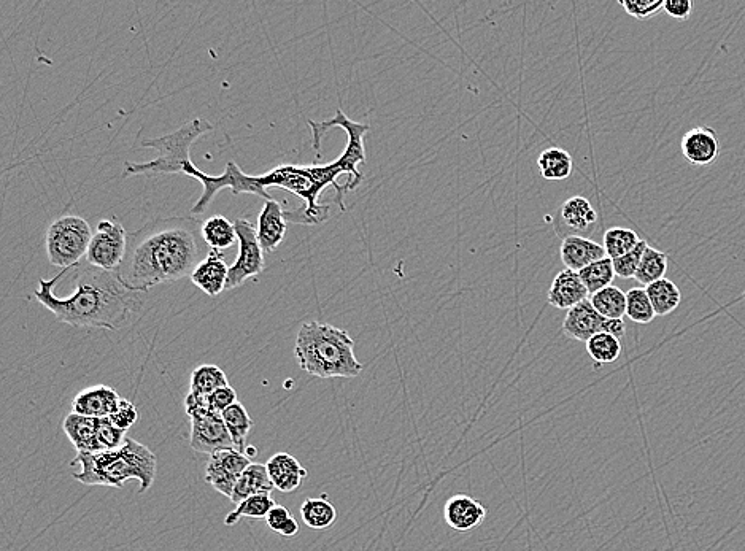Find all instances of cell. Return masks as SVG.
Returning a JSON list of instances; mask_svg holds the SVG:
<instances>
[{
	"instance_id": "1",
	"label": "cell",
	"mask_w": 745,
	"mask_h": 551,
	"mask_svg": "<svg viewBox=\"0 0 745 551\" xmlns=\"http://www.w3.org/2000/svg\"><path fill=\"white\" fill-rule=\"evenodd\" d=\"M310 129L313 134V150L317 151V158H320L321 139L325 137L326 132L332 128H342L348 135L347 148L334 162L329 164H310V166H294V164H285L278 166L264 175L248 177V194L263 197L266 201H271V194L267 193V188H280L290 193L296 194L304 201V205L299 209L286 210V220L288 223L298 224H321L329 218V205L318 204L321 193L328 186L336 188V202L340 210H345L344 194L347 189L337 183L340 175H348V191L358 188L359 183L363 182V174L359 172V164L366 162V147L364 139L367 132L371 131L369 124L356 123L350 120L340 108L336 110V116L331 120L317 121L309 120Z\"/></svg>"
},
{
	"instance_id": "2",
	"label": "cell",
	"mask_w": 745,
	"mask_h": 551,
	"mask_svg": "<svg viewBox=\"0 0 745 551\" xmlns=\"http://www.w3.org/2000/svg\"><path fill=\"white\" fill-rule=\"evenodd\" d=\"M204 223L194 216L155 218L128 234V248L118 269L121 282L136 293L191 277L210 255L202 236Z\"/></svg>"
},
{
	"instance_id": "3",
	"label": "cell",
	"mask_w": 745,
	"mask_h": 551,
	"mask_svg": "<svg viewBox=\"0 0 745 551\" xmlns=\"http://www.w3.org/2000/svg\"><path fill=\"white\" fill-rule=\"evenodd\" d=\"M66 270L74 289L67 296L56 294L61 274L40 278L35 299L50 310L61 323L74 328L120 331L129 316L142 305L139 293L121 282L118 270H104L82 261Z\"/></svg>"
},
{
	"instance_id": "4",
	"label": "cell",
	"mask_w": 745,
	"mask_h": 551,
	"mask_svg": "<svg viewBox=\"0 0 745 551\" xmlns=\"http://www.w3.org/2000/svg\"><path fill=\"white\" fill-rule=\"evenodd\" d=\"M77 464L80 472L74 478L82 485L123 488L129 480H139V494L150 490L158 469L155 453L131 437L118 450L77 453L72 466Z\"/></svg>"
},
{
	"instance_id": "5",
	"label": "cell",
	"mask_w": 745,
	"mask_h": 551,
	"mask_svg": "<svg viewBox=\"0 0 745 551\" xmlns=\"http://www.w3.org/2000/svg\"><path fill=\"white\" fill-rule=\"evenodd\" d=\"M294 355L301 369L312 377L355 378L363 372L350 334L320 321L302 324Z\"/></svg>"
},
{
	"instance_id": "6",
	"label": "cell",
	"mask_w": 745,
	"mask_h": 551,
	"mask_svg": "<svg viewBox=\"0 0 745 551\" xmlns=\"http://www.w3.org/2000/svg\"><path fill=\"white\" fill-rule=\"evenodd\" d=\"M213 131V124L202 118H194L182 128L158 139L143 140L142 147L158 150V158L148 162H126L124 175H170L183 174V167L191 161V145L202 135Z\"/></svg>"
},
{
	"instance_id": "7",
	"label": "cell",
	"mask_w": 745,
	"mask_h": 551,
	"mask_svg": "<svg viewBox=\"0 0 745 551\" xmlns=\"http://www.w3.org/2000/svg\"><path fill=\"white\" fill-rule=\"evenodd\" d=\"M94 232L82 216L66 215L50 224L45 239L48 261L62 270L85 261Z\"/></svg>"
},
{
	"instance_id": "8",
	"label": "cell",
	"mask_w": 745,
	"mask_h": 551,
	"mask_svg": "<svg viewBox=\"0 0 745 551\" xmlns=\"http://www.w3.org/2000/svg\"><path fill=\"white\" fill-rule=\"evenodd\" d=\"M236 224L237 239H239V256L236 263L229 267L228 283L226 291L239 288L250 278H258L266 267L263 248L259 245L258 234L251 221L247 218H239Z\"/></svg>"
},
{
	"instance_id": "9",
	"label": "cell",
	"mask_w": 745,
	"mask_h": 551,
	"mask_svg": "<svg viewBox=\"0 0 745 551\" xmlns=\"http://www.w3.org/2000/svg\"><path fill=\"white\" fill-rule=\"evenodd\" d=\"M128 248V232L118 218L97 224L85 261L104 270H118Z\"/></svg>"
},
{
	"instance_id": "10",
	"label": "cell",
	"mask_w": 745,
	"mask_h": 551,
	"mask_svg": "<svg viewBox=\"0 0 745 551\" xmlns=\"http://www.w3.org/2000/svg\"><path fill=\"white\" fill-rule=\"evenodd\" d=\"M251 459L236 448L218 451L210 456L209 464L205 469V482L212 486L213 490L231 499L232 491L236 488L239 478L242 477Z\"/></svg>"
},
{
	"instance_id": "11",
	"label": "cell",
	"mask_w": 745,
	"mask_h": 551,
	"mask_svg": "<svg viewBox=\"0 0 745 551\" xmlns=\"http://www.w3.org/2000/svg\"><path fill=\"white\" fill-rule=\"evenodd\" d=\"M190 445L197 453L209 456L215 455L218 451L234 448V442L223 418L213 413L191 417Z\"/></svg>"
},
{
	"instance_id": "12",
	"label": "cell",
	"mask_w": 745,
	"mask_h": 551,
	"mask_svg": "<svg viewBox=\"0 0 745 551\" xmlns=\"http://www.w3.org/2000/svg\"><path fill=\"white\" fill-rule=\"evenodd\" d=\"M607 324H609V320L604 318L603 315H599L595 307L591 305L590 299H587V301L580 302L579 305L568 310L561 331L569 339L587 343L591 337L596 336L599 332H606Z\"/></svg>"
},
{
	"instance_id": "13",
	"label": "cell",
	"mask_w": 745,
	"mask_h": 551,
	"mask_svg": "<svg viewBox=\"0 0 745 551\" xmlns=\"http://www.w3.org/2000/svg\"><path fill=\"white\" fill-rule=\"evenodd\" d=\"M680 150L693 166H711L720 155V140L717 132L709 126H696L682 137Z\"/></svg>"
},
{
	"instance_id": "14",
	"label": "cell",
	"mask_w": 745,
	"mask_h": 551,
	"mask_svg": "<svg viewBox=\"0 0 745 551\" xmlns=\"http://www.w3.org/2000/svg\"><path fill=\"white\" fill-rule=\"evenodd\" d=\"M286 201L283 204L271 199L264 202L263 210L258 216V234L259 245L263 248L264 253H272L282 245L285 240L286 231H288V220H286Z\"/></svg>"
},
{
	"instance_id": "15",
	"label": "cell",
	"mask_w": 745,
	"mask_h": 551,
	"mask_svg": "<svg viewBox=\"0 0 745 551\" xmlns=\"http://www.w3.org/2000/svg\"><path fill=\"white\" fill-rule=\"evenodd\" d=\"M487 515V507L468 494H455L445 502V523L458 532H469L479 528Z\"/></svg>"
},
{
	"instance_id": "16",
	"label": "cell",
	"mask_w": 745,
	"mask_h": 551,
	"mask_svg": "<svg viewBox=\"0 0 745 551\" xmlns=\"http://www.w3.org/2000/svg\"><path fill=\"white\" fill-rule=\"evenodd\" d=\"M120 394L105 385L91 386L80 391L72 401L74 413L89 418H110L120 405Z\"/></svg>"
},
{
	"instance_id": "17",
	"label": "cell",
	"mask_w": 745,
	"mask_h": 551,
	"mask_svg": "<svg viewBox=\"0 0 745 551\" xmlns=\"http://www.w3.org/2000/svg\"><path fill=\"white\" fill-rule=\"evenodd\" d=\"M588 289L583 285L579 272L564 269L553 278L547 301L558 310H571L580 302L587 301Z\"/></svg>"
},
{
	"instance_id": "18",
	"label": "cell",
	"mask_w": 745,
	"mask_h": 551,
	"mask_svg": "<svg viewBox=\"0 0 745 551\" xmlns=\"http://www.w3.org/2000/svg\"><path fill=\"white\" fill-rule=\"evenodd\" d=\"M228 277L229 266L224 261L221 251L212 250L210 255L194 270L190 278L191 282L201 291H204L207 296L217 297L223 291H226Z\"/></svg>"
},
{
	"instance_id": "19",
	"label": "cell",
	"mask_w": 745,
	"mask_h": 551,
	"mask_svg": "<svg viewBox=\"0 0 745 551\" xmlns=\"http://www.w3.org/2000/svg\"><path fill=\"white\" fill-rule=\"evenodd\" d=\"M561 261L566 269L580 272L599 259L607 258L603 245L582 236H566L561 242Z\"/></svg>"
},
{
	"instance_id": "20",
	"label": "cell",
	"mask_w": 745,
	"mask_h": 551,
	"mask_svg": "<svg viewBox=\"0 0 745 551\" xmlns=\"http://www.w3.org/2000/svg\"><path fill=\"white\" fill-rule=\"evenodd\" d=\"M266 467L275 490L282 491V493H293L302 485V480L307 478V471L298 459L288 453H277L272 456L267 461Z\"/></svg>"
},
{
	"instance_id": "21",
	"label": "cell",
	"mask_w": 745,
	"mask_h": 551,
	"mask_svg": "<svg viewBox=\"0 0 745 551\" xmlns=\"http://www.w3.org/2000/svg\"><path fill=\"white\" fill-rule=\"evenodd\" d=\"M558 221L563 224L564 231L574 232L572 236H579L583 232H590L598 221V212L593 209L588 199L574 196L561 205L558 210Z\"/></svg>"
},
{
	"instance_id": "22",
	"label": "cell",
	"mask_w": 745,
	"mask_h": 551,
	"mask_svg": "<svg viewBox=\"0 0 745 551\" xmlns=\"http://www.w3.org/2000/svg\"><path fill=\"white\" fill-rule=\"evenodd\" d=\"M272 490H275L274 483L267 474L266 464L251 463L232 491L231 501L239 505L251 496L271 494Z\"/></svg>"
},
{
	"instance_id": "23",
	"label": "cell",
	"mask_w": 745,
	"mask_h": 551,
	"mask_svg": "<svg viewBox=\"0 0 745 551\" xmlns=\"http://www.w3.org/2000/svg\"><path fill=\"white\" fill-rule=\"evenodd\" d=\"M97 418L83 417L78 413H70L62 421V429L66 432L77 453H94L96 451Z\"/></svg>"
},
{
	"instance_id": "24",
	"label": "cell",
	"mask_w": 745,
	"mask_h": 551,
	"mask_svg": "<svg viewBox=\"0 0 745 551\" xmlns=\"http://www.w3.org/2000/svg\"><path fill=\"white\" fill-rule=\"evenodd\" d=\"M537 167L542 177L549 182H563L571 177L574 161L568 151L563 148H547L537 158Z\"/></svg>"
},
{
	"instance_id": "25",
	"label": "cell",
	"mask_w": 745,
	"mask_h": 551,
	"mask_svg": "<svg viewBox=\"0 0 745 551\" xmlns=\"http://www.w3.org/2000/svg\"><path fill=\"white\" fill-rule=\"evenodd\" d=\"M202 236L205 243L209 245L210 250L221 251L228 250L239 243L237 239L236 224L223 215L210 216L209 220L204 221L202 226Z\"/></svg>"
},
{
	"instance_id": "26",
	"label": "cell",
	"mask_w": 745,
	"mask_h": 551,
	"mask_svg": "<svg viewBox=\"0 0 745 551\" xmlns=\"http://www.w3.org/2000/svg\"><path fill=\"white\" fill-rule=\"evenodd\" d=\"M301 517L305 526L323 531V529L331 528L336 523L337 510L328 501L326 494H323L321 498L305 499L302 502Z\"/></svg>"
},
{
	"instance_id": "27",
	"label": "cell",
	"mask_w": 745,
	"mask_h": 551,
	"mask_svg": "<svg viewBox=\"0 0 745 551\" xmlns=\"http://www.w3.org/2000/svg\"><path fill=\"white\" fill-rule=\"evenodd\" d=\"M645 289H647V294H649L650 302H652L653 310H655L657 316L671 315L682 302V293H680L679 286L669 278L658 280V282L652 283Z\"/></svg>"
},
{
	"instance_id": "28",
	"label": "cell",
	"mask_w": 745,
	"mask_h": 551,
	"mask_svg": "<svg viewBox=\"0 0 745 551\" xmlns=\"http://www.w3.org/2000/svg\"><path fill=\"white\" fill-rule=\"evenodd\" d=\"M224 386H229L228 377L224 374L221 367L213 364H204L196 367L191 372L190 393L197 396H209L215 391L221 390Z\"/></svg>"
},
{
	"instance_id": "29",
	"label": "cell",
	"mask_w": 745,
	"mask_h": 551,
	"mask_svg": "<svg viewBox=\"0 0 745 551\" xmlns=\"http://www.w3.org/2000/svg\"><path fill=\"white\" fill-rule=\"evenodd\" d=\"M221 418H223L224 424H226V428H228L229 434H231L234 448L244 453L245 448H247L248 434H250L251 428H253V420H251L244 405L236 402L228 410H224Z\"/></svg>"
},
{
	"instance_id": "30",
	"label": "cell",
	"mask_w": 745,
	"mask_h": 551,
	"mask_svg": "<svg viewBox=\"0 0 745 551\" xmlns=\"http://www.w3.org/2000/svg\"><path fill=\"white\" fill-rule=\"evenodd\" d=\"M590 302L599 315L607 320H623L626 315V293L618 286H607L590 297Z\"/></svg>"
},
{
	"instance_id": "31",
	"label": "cell",
	"mask_w": 745,
	"mask_h": 551,
	"mask_svg": "<svg viewBox=\"0 0 745 551\" xmlns=\"http://www.w3.org/2000/svg\"><path fill=\"white\" fill-rule=\"evenodd\" d=\"M275 501L272 499L271 494H258V496H251V498L245 499L237 505V509L234 512L228 513L224 518V525L234 526L239 523L242 518H253V520H266L267 515L275 507Z\"/></svg>"
},
{
	"instance_id": "32",
	"label": "cell",
	"mask_w": 745,
	"mask_h": 551,
	"mask_svg": "<svg viewBox=\"0 0 745 551\" xmlns=\"http://www.w3.org/2000/svg\"><path fill=\"white\" fill-rule=\"evenodd\" d=\"M666 272H668V256L664 255L663 251L657 250V248L647 247L634 280L639 285L647 288L652 283L666 278L664 277Z\"/></svg>"
},
{
	"instance_id": "33",
	"label": "cell",
	"mask_w": 745,
	"mask_h": 551,
	"mask_svg": "<svg viewBox=\"0 0 745 551\" xmlns=\"http://www.w3.org/2000/svg\"><path fill=\"white\" fill-rule=\"evenodd\" d=\"M588 356L595 361L596 366L612 364L622 355V342L617 337L610 336L607 332H599L591 337L587 343Z\"/></svg>"
},
{
	"instance_id": "34",
	"label": "cell",
	"mask_w": 745,
	"mask_h": 551,
	"mask_svg": "<svg viewBox=\"0 0 745 551\" xmlns=\"http://www.w3.org/2000/svg\"><path fill=\"white\" fill-rule=\"evenodd\" d=\"M579 275L590 296L598 293L601 289L607 288V286H612L614 278L617 277L614 263L609 258L599 259L596 263L590 264V266L580 270Z\"/></svg>"
},
{
	"instance_id": "35",
	"label": "cell",
	"mask_w": 745,
	"mask_h": 551,
	"mask_svg": "<svg viewBox=\"0 0 745 551\" xmlns=\"http://www.w3.org/2000/svg\"><path fill=\"white\" fill-rule=\"evenodd\" d=\"M641 239L633 229L610 228L604 232L603 247L609 259L622 258L639 245Z\"/></svg>"
},
{
	"instance_id": "36",
	"label": "cell",
	"mask_w": 745,
	"mask_h": 551,
	"mask_svg": "<svg viewBox=\"0 0 745 551\" xmlns=\"http://www.w3.org/2000/svg\"><path fill=\"white\" fill-rule=\"evenodd\" d=\"M626 316L639 324H649L657 318L647 289L631 288L626 293Z\"/></svg>"
},
{
	"instance_id": "37",
	"label": "cell",
	"mask_w": 745,
	"mask_h": 551,
	"mask_svg": "<svg viewBox=\"0 0 745 551\" xmlns=\"http://www.w3.org/2000/svg\"><path fill=\"white\" fill-rule=\"evenodd\" d=\"M126 432L116 428L110 418H97L96 428V451L118 450L123 447Z\"/></svg>"
},
{
	"instance_id": "38",
	"label": "cell",
	"mask_w": 745,
	"mask_h": 551,
	"mask_svg": "<svg viewBox=\"0 0 745 551\" xmlns=\"http://www.w3.org/2000/svg\"><path fill=\"white\" fill-rule=\"evenodd\" d=\"M266 523L272 531L283 537H294L299 534L298 521L294 520L290 510L283 505H275L266 517Z\"/></svg>"
},
{
	"instance_id": "39",
	"label": "cell",
	"mask_w": 745,
	"mask_h": 551,
	"mask_svg": "<svg viewBox=\"0 0 745 551\" xmlns=\"http://www.w3.org/2000/svg\"><path fill=\"white\" fill-rule=\"evenodd\" d=\"M647 247H649V243L641 240L639 245L633 251H630L628 255L614 259L612 263H614L615 275L620 278L636 277L637 269H639V264H641L642 256H644Z\"/></svg>"
},
{
	"instance_id": "40",
	"label": "cell",
	"mask_w": 745,
	"mask_h": 551,
	"mask_svg": "<svg viewBox=\"0 0 745 551\" xmlns=\"http://www.w3.org/2000/svg\"><path fill=\"white\" fill-rule=\"evenodd\" d=\"M618 4L625 10L626 15L641 21L650 20L664 8V0H620Z\"/></svg>"
},
{
	"instance_id": "41",
	"label": "cell",
	"mask_w": 745,
	"mask_h": 551,
	"mask_svg": "<svg viewBox=\"0 0 745 551\" xmlns=\"http://www.w3.org/2000/svg\"><path fill=\"white\" fill-rule=\"evenodd\" d=\"M205 402H207V409L213 415H223L224 410H228L231 405L236 404L237 393L231 386H224L221 390L215 391V393L205 396Z\"/></svg>"
},
{
	"instance_id": "42",
	"label": "cell",
	"mask_w": 745,
	"mask_h": 551,
	"mask_svg": "<svg viewBox=\"0 0 745 551\" xmlns=\"http://www.w3.org/2000/svg\"><path fill=\"white\" fill-rule=\"evenodd\" d=\"M139 420V412H137L136 405L132 404L128 399H121L118 409L115 410L110 421L115 424L116 428L121 431L128 432V429Z\"/></svg>"
},
{
	"instance_id": "43",
	"label": "cell",
	"mask_w": 745,
	"mask_h": 551,
	"mask_svg": "<svg viewBox=\"0 0 745 551\" xmlns=\"http://www.w3.org/2000/svg\"><path fill=\"white\" fill-rule=\"evenodd\" d=\"M663 10L674 20H688L693 12V2L691 0H664Z\"/></svg>"
},
{
	"instance_id": "44",
	"label": "cell",
	"mask_w": 745,
	"mask_h": 551,
	"mask_svg": "<svg viewBox=\"0 0 745 551\" xmlns=\"http://www.w3.org/2000/svg\"><path fill=\"white\" fill-rule=\"evenodd\" d=\"M244 453H245V455L248 456V458H253V456L258 455V450H256V448L248 447V445H247V448H245Z\"/></svg>"
},
{
	"instance_id": "45",
	"label": "cell",
	"mask_w": 745,
	"mask_h": 551,
	"mask_svg": "<svg viewBox=\"0 0 745 551\" xmlns=\"http://www.w3.org/2000/svg\"><path fill=\"white\" fill-rule=\"evenodd\" d=\"M744 299H745V291H744Z\"/></svg>"
}]
</instances>
